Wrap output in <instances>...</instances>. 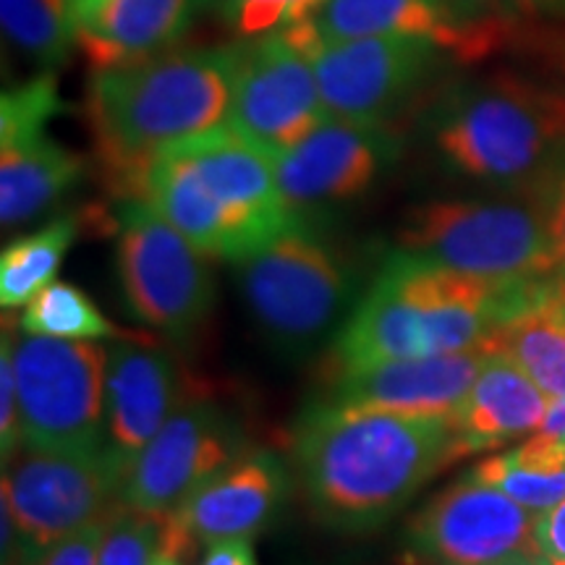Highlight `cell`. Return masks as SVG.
<instances>
[{
	"label": "cell",
	"instance_id": "cell-24",
	"mask_svg": "<svg viewBox=\"0 0 565 565\" xmlns=\"http://www.w3.org/2000/svg\"><path fill=\"white\" fill-rule=\"evenodd\" d=\"M79 236V217L61 215L32 236H21L0 254V303L3 309L26 307L38 296Z\"/></svg>",
	"mask_w": 565,
	"mask_h": 565
},
{
	"label": "cell",
	"instance_id": "cell-4",
	"mask_svg": "<svg viewBox=\"0 0 565 565\" xmlns=\"http://www.w3.org/2000/svg\"><path fill=\"white\" fill-rule=\"evenodd\" d=\"M490 333V282L398 249L338 330L330 372L477 351Z\"/></svg>",
	"mask_w": 565,
	"mask_h": 565
},
{
	"label": "cell",
	"instance_id": "cell-39",
	"mask_svg": "<svg viewBox=\"0 0 565 565\" xmlns=\"http://www.w3.org/2000/svg\"><path fill=\"white\" fill-rule=\"evenodd\" d=\"M536 565H565V561H555V557H547V555H542L540 561H536Z\"/></svg>",
	"mask_w": 565,
	"mask_h": 565
},
{
	"label": "cell",
	"instance_id": "cell-11",
	"mask_svg": "<svg viewBox=\"0 0 565 565\" xmlns=\"http://www.w3.org/2000/svg\"><path fill=\"white\" fill-rule=\"evenodd\" d=\"M129 466L110 448L95 454H53L21 448L3 463L0 500L34 550L79 532L124 503Z\"/></svg>",
	"mask_w": 565,
	"mask_h": 565
},
{
	"label": "cell",
	"instance_id": "cell-16",
	"mask_svg": "<svg viewBox=\"0 0 565 565\" xmlns=\"http://www.w3.org/2000/svg\"><path fill=\"white\" fill-rule=\"evenodd\" d=\"M398 154L387 124L328 118L291 150L275 154V179L286 202L301 207L343 202L366 192Z\"/></svg>",
	"mask_w": 565,
	"mask_h": 565
},
{
	"label": "cell",
	"instance_id": "cell-23",
	"mask_svg": "<svg viewBox=\"0 0 565 565\" xmlns=\"http://www.w3.org/2000/svg\"><path fill=\"white\" fill-rule=\"evenodd\" d=\"M471 471L529 511L547 513L565 500V440L540 433L503 456L487 458Z\"/></svg>",
	"mask_w": 565,
	"mask_h": 565
},
{
	"label": "cell",
	"instance_id": "cell-40",
	"mask_svg": "<svg viewBox=\"0 0 565 565\" xmlns=\"http://www.w3.org/2000/svg\"><path fill=\"white\" fill-rule=\"evenodd\" d=\"M511 565H536V563H511Z\"/></svg>",
	"mask_w": 565,
	"mask_h": 565
},
{
	"label": "cell",
	"instance_id": "cell-9",
	"mask_svg": "<svg viewBox=\"0 0 565 565\" xmlns=\"http://www.w3.org/2000/svg\"><path fill=\"white\" fill-rule=\"evenodd\" d=\"M116 233L118 278L131 315L175 341L192 338L215 303L204 254L137 196L118 210Z\"/></svg>",
	"mask_w": 565,
	"mask_h": 565
},
{
	"label": "cell",
	"instance_id": "cell-12",
	"mask_svg": "<svg viewBox=\"0 0 565 565\" xmlns=\"http://www.w3.org/2000/svg\"><path fill=\"white\" fill-rule=\"evenodd\" d=\"M330 118L309 55L282 32L238 45L228 124L270 158L291 150Z\"/></svg>",
	"mask_w": 565,
	"mask_h": 565
},
{
	"label": "cell",
	"instance_id": "cell-14",
	"mask_svg": "<svg viewBox=\"0 0 565 565\" xmlns=\"http://www.w3.org/2000/svg\"><path fill=\"white\" fill-rule=\"evenodd\" d=\"M242 454V433L221 406L204 398L186 401L131 461L124 503L160 519L179 513L204 482Z\"/></svg>",
	"mask_w": 565,
	"mask_h": 565
},
{
	"label": "cell",
	"instance_id": "cell-27",
	"mask_svg": "<svg viewBox=\"0 0 565 565\" xmlns=\"http://www.w3.org/2000/svg\"><path fill=\"white\" fill-rule=\"evenodd\" d=\"M160 542V515L141 513L137 508L118 503L105 524L100 565H152Z\"/></svg>",
	"mask_w": 565,
	"mask_h": 565
},
{
	"label": "cell",
	"instance_id": "cell-1",
	"mask_svg": "<svg viewBox=\"0 0 565 565\" xmlns=\"http://www.w3.org/2000/svg\"><path fill=\"white\" fill-rule=\"evenodd\" d=\"M309 511L343 534L387 524L443 466L463 458L454 414L362 412L317 404L294 429Z\"/></svg>",
	"mask_w": 565,
	"mask_h": 565
},
{
	"label": "cell",
	"instance_id": "cell-13",
	"mask_svg": "<svg viewBox=\"0 0 565 565\" xmlns=\"http://www.w3.org/2000/svg\"><path fill=\"white\" fill-rule=\"evenodd\" d=\"M330 118L387 124L443 58L433 40L380 34L322 42L307 51Z\"/></svg>",
	"mask_w": 565,
	"mask_h": 565
},
{
	"label": "cell",
	"instance_id": "cell-7",
	"mask_svg": "<svg viewBox=\"0 0 565 565\" xmlns=\"http://www.w3.org/2000/svg\"><path fill=\"white\" fill-rule=\"evenodd\" d=\"M398 249L492 282L557 270L545 212L513 202L440 200L408 210Z\"/></svg>",
	"mask_w": 565,
	"mask_h": 565
},
{
	"label": "cell",
	"instance_id": "cell-5",
	"mask_svg": "<svg viewBox=\"0 0 565 565\" xmlns=\"http://www.w3.org/2000/svg\"><path fill=\"white\" fill-rule=\"evenodd\" d=\"M429 137L463 179L532 181L565 162V89L519 74L458 84L435 105Z\"/></svg>",
	"mask_w": 565,
	"mask_h": 565
},
{
	"label": "cell",
	"instance_id": "cell-8",
	"mask_svg": "<svg viewBox=\"0 0 565 565\" xmlns=\"http://www.w3.org/2000/svg\"><path fill=\"white\" fill-rule=\"evenodd\" d=\"M24 445L53 454L108 448L105 372L108 349L95 341L13 338Z\"/></svg>",
	"mask_w": 565,
	"mask_h": 565
},
{
	"label": "cell",
	"instance_id": "cell-6",
	"mask_svg": "<svg viewBox=\"0 0 565 565\" xmlns=\"http://www.w3.org/2000/svg\"><path fill=\"white\" fill-rule=\"evenodd\" d=\"M236 270L252 320L286 356H303L341 330L356 296L349 265L301 217Z\"/></svg>",
	"mask_w": 565,
	"mask_h": 565
},
{
	"label": "cell",
	"instance_id": "cell-3",
	"mask_svg": "<svg viewBox=\"0 0 565 565\" xmlns=\"http://www.w3.org/2000/svg\"><path fill=\"white\" fill-rule=\"evenodd\" d=\"M139 200L204 257L233 265L301 217L280 192L270 154L228 124L160 152L141 179Z\"/></svg>",
	"mask_w": 565,
	"mask_h": 565
},
{
	"label": "cell",
	"instance_id": "cell-28",
	"mask_svg": "<svg viewBox=\"0 0 565 565\" xmlns=\"http://www.w3.org/2000/svg\"><path fill=\"white\" fill-rule=\"evenodd\" d=\"M63 108L58 97V82L53 71H42L34 79L3 92L0 97V139L11 134L47 129V124Z\"/></svg>",
	"mask_w": 565,
	"mask_h": 565
},
{
	"label": "cell",
	"instance_id": "cell-18",
	"mask_svg": "<svg viewBox=\"0 0 565 565\" xmlns=\"http://www.w3.org/2000/svg\"><path fill=\"white\" fill-rule=\"evenodd\" d=\"M179 395V370L171 353L145 343L113 341L105 372V429L113 454L131 466L181 406Z\"/></svg>",
	"mask_w": 565,
	"mask_h": 565
},
{
	"label": "cell",
	"instance_id": "cell-37",
	"mask_svg": "<svg viewBox=\"0 0 565 565\" xmlns=\"http://www.w3.org/2000/svg\"><path fill=\"white\" fill-rule=\"evenodd\" d=\"M63 3H66L68 17L74 21L76 32H79V26L92 17V13L100 9L105 0H63Z\"/></svg>",
	"mask_w": 565,
	"mask_h": 565
},
{
	"label": "cell",
	"instance_id": "cell-30",
	"mask_svg": "<svg viewBox=\"0 0 565 565\" xmlns=\"http://www.w3.org/2000/svg\"><path fill=\"white\" fill-rule=\"evenodd\" d=\"M21 448H24V427H21L19 383L17 366H13V333H9V322H6L3 345H0V454H3V463H9Z\"/></svg>",
	"mask_w": 565,
	"mask_h": 565
},
{
	"label": "cell",
	"instance_id": "cell-33",
	"mask_svg": "<svg viewBox=\"0 0 565 565\" xmlns=\"http://www.w3.org/2000/svg\"><path fill=\"white\" fill-rule=\"evenodd\" d=\"M545 221L550 231V242L557 259V270L565 273V162L561 166V175L555 179L553 194L545 210Z\"/></svg>",
	"mask_w": 565,
	"mask_h": 565
},
{
	"label": "cell",
	"instance_id": "cell-2",
	"mask_svg": "<svg viewBox=\"0 0 565 565\" xmlns=\"http://www.w3.org/2000/svg\"><path fill=\"white\" fill-rule=\"evenodd\" d=\"M236 58L238 45L173 47L92 74L89 126L118 192L139 200L141 179L160 152L228 121Z\"/></svg>",
	"mask_w": 565,
	"mask_h": 565
},
{
	"label": "cell",
	"instance_id": "cell-20",
	"mask_svg": "<svg viewBox=\"0 0 565 565\" xmlns=\"http://www.w3.org/2000/svg\"><path fill=\"white\" fill-rule=\"evenodd\" d=\"M550 398L529 374L500 351H487L482 372L454 414L461 454L500 448L542 427Z\"/></svg>",
	"mask_w": 565,
	"mask_h": 565
},
{
	"label": "cell",
	"instance_id": "cell-17",
	"mask_svg": "<svg viewBox=\"0 0 565 565\" xmlns=\"http://www.w3.org/2000/svg\"><path fill=\"white\" fill-rule=\"evenodd\" d=\"M487 351L398 359L330 372L328 404L362 412L456 414L482 372Z\"/></svg>",
	"mask_w": 565,
	"mask_h": 565
},
{
	"label": "cell",
	"instance_id": "cell-35",
	"mask_svg": "<svg viewBox=\"0 0 565 565\" xmlns=\"http://www.w3.org/2000/svg\"><path fill=\"white\" fill-rule=\"evenodd\" d=\"M200 565H259L252 540H225L207 545Z\"/></svg>",
	"mask_w": 565,
	"mask_h": 565
},
{
	"label": "cell",
	"instance_id": "cell-19",
	"mask_svg": "<svg viewBox=\"0 0 565 565\" xmlns=\"http://www.w3.org/2000/svg\"><path fill=\"white\" fill-rule=\"evenodd\" d=\"M286 492L288 475L280 458L270 450H246L204 482L179 513L202 545L252 540L270 526Z\"/></svg>",
	"mask_w": 565,
	"mask_h": 565
},
{
	"label": "cell",
	"instance_id": "cell-21",
	"mask_svg": "<svg viewBox=\"0 0 565 565\" xmlns=\"http://www.w3.org/2000/svg\"><path fill=\"white\" fill-rule=\"evenodd\" d=\"M202 6L204 0H105L79 26L76 42L95 71L152 58L173 51Z\"/></svg>",
	"mask_w": 565,
	"mask_h": 565
},
{
	"label": "cell",
	"instance_id": "cell-10",
	"mask_svg": "<svg viewBox=\"0 0 565 565\" xmlns=\"http://www.w3.org/2000/svg\"><path fill=\"white\" fill-rule=\"evenodd\" d=\"M540 513L529 511L475 471L437 492L406 524L412 565L536 563Z\"/></svg>",
	"mask_w": 565,
	"mask_h": 565
},
{
	"label": "cell",
	"instance_id": "cell-31",
	"mask_svg": "<svg viewBox=\"0 0 565 565\" xmlns=\"http://www.w3.org/2000/svg\"><path fill=\"white\" fill-rule=\"evenodd\" d=\"M461 6L479 24L508 32H513L519 21L547 19L565 11V0H461Z\"/></svg>",
	"mask_w": 565,
	"mask_h": 565
},
{
	"label": "cell",
	"instance_id": "cell-36",
	"mask_svg": "<svg viewBox=\"0 0 565 565\" xmlns=\"http://www.w3.org/2000/svg\"><path fill=\"white\" fill-rule=\"evenodd\" d=\"M540 429H542V433L563 437V440H565V395H563V398H555L553 404H550L547 414H545V422H542Z\"/></svg>",
	"mask_w": 565,
	"mask_h": 565
},
{
	"label": "cell",
	"instance_id": "cell-26",
	"mask_svg": "<svg viewBox=\"0 0 565 565\" xmlns=\"http://www.w3.org/2000/svg\"><path fill=\"white\" fill-rule=\"evenodd\" d=\"M24 335L63 338V341H116L118 330L92 303L82 288L66 280L47 282L24 307L19 322Z\"/></svg>",
	"mask_w": 565,
	"mask_h": 565
},
{
	"label": "cell",
	"instance_id": "cell-41",
	"mask_svg": "<svg viewBox=\"0 0 565 565\" xmlns=\"http://www.w3.org/2000/svg\"><path fill=\"white\" fill-rule=\"evenodd\" d=\"M6 565H24V563H6Z\"/></svg>",
	"mask_w": 565,
	"mask_h": 565
},
{
	"label": "cell",
	"instance_id": "cell-22",
	"mask_svg": "<svg viewBox=\"0 0 565 565\" xmlns=\"http://www.w3.org/2000/svg\"><path fill=\"white\" fill-rule=\"evenodd\" d=\"M84 175V160L47 129L0 139V221L13 228L63 200Z\"/></svg>",
	"mask_w": 565,
	"mask_h": 565
},
{
	"label": "cell",
	"instance_id": "cell-25",
	"mask_svg": "<svg viewBox=\"0 0 565 565\" xmlns=\"http://www.w3.org/2000/svg\"><path fill=\"white\" fill-rule=\"evenodd\" d=\"M0 19L13 51L42 71L61 66L79 34L63 0H0Z\"/></svg>",
	"mask_w": 565,
	"mask_h": 565
},
{
	"label": "cell",
	"instance_id": "cell-15",
	"mask_svg": "<svg viewBox=\"0 0 565 565\" xmlns=\"http://www.w3.org/2000/svg\"><path fill=\"white\" fill-rule=\"evenodd\" d=\"M280 32L303 55L322 42L406 34L433 40L461 63L490 58L511 40L505 32L471 19L461 0H322L312 17Z\"/></svg>",
	"mask_w": 565,
	"mask_h": 565
},
{
	"label": "cell",
	"instance_id": "cell-32",
	"mask_svg": "<svg viewBox=\"0 0 565 565\" xmlns=\"http://www.w3.org/2000/svg\"><path fill=\"white\" fill-rule=\"evenodd\" d=\"M108 515L95 521V524L79 529V532L63 536V540L53 542V545H47L32 565H100V547Z\"/></svg>",
	"mask_w": 565,
	"mask_h": 565
},
{
	"label": "cell",
	"instance_id": "cell-34",
	"mask_svg": "<svg viewBox=\"0 0 565 565\" xmlns=\"http://www.w3.org/2000/svg\"><path fill=\"white\" fill-rule=\"evenodd\" d=\"M536 542H540L542 555L565 561V500L553 511L540 513L536 521Z\"/></svg>",
	"mask_w": 565,
	"mask_h": 565
},
{
	"label": "cell",
	"instance_id": "cell-38",
	"mask_svg": "<svg viewBox=\"0 0 565 565\" xmlns=\"http://www.w3.org/2000/svg\"><path fill=\"white\" fill-rule=\"evenodd\" d=\"M183 561H186V557H183V555L173 553V550H166V547H160V550H158V555H154L152 565H186V563H183Z\"/></svg>",
	"mask_w": 565,
	"mask_h": 565
},
{
	"label": "cell",
	"instance_id": "cell-29",
	"mask_svg": "<svg viewBox=\"0 0 565 565\" xmlns=\"http://www.w3.org/2000/svg\"><path fill=\"white\" fill-rule=\"evenodd\" d=\"M322 0H221L231 30L244 40L263 38L299 24L317 11Z\"/></svg>",
	"mask_w": 565,
	"mask_h": 565
}]
</instances>
